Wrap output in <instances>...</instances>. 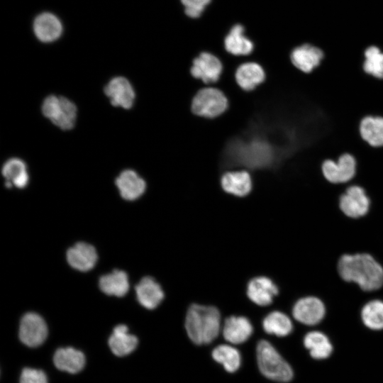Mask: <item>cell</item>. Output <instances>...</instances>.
<instances>
[{
  "mask_svg": "<svg viewBox=\"0 0 383 383\" xmlns=\"http://www.w3.org/2000/svg\"><path fill=\"white\" fill-rule=\"evenodd\" d=\"M338 272L343 281L365 292H374L383 287V266L367 252L343 255L338 262Z\"/></svg>",
  "mask_w": 383,
  "mask_h": 383,
  "instance_id": "cell-1",
  "label": "cell"
},
{
  "mask_svg": "<svg viewBox=\"0 0 383 383\" xmlns=\"http://www.w3.org/2000/svg\"><path fill=\"white\" fill-rule=\"evenodd\" d=\"M184 327L194 344H209L218 337L221 330L220 312L214 306L192 304L187 312Z\"/></svg>",
  "mask_w": 383,
  "mask_h": 383,
  "instance_id": "cell-2",
  "label": "cell"
},
{
  "mask_svg": "<svg viewBox=\"0 0 383 383\" xmlns=\"http://www.w3.org/2000/svg\"><path fill=\"white\" fill-rule=\"evenodd\" d=\"M256 358L259 370L266 378L279 382L292 379V367L270 342L261 340L257 343Z\"/></svg>",
  "mask_w": 383,
  "mask_h": 383,
  "instance_id": "cell-3",
  "label": "cell"
},
{
  "mask_svg": "<svg viewBox=\"0 0 383 383\" xmlns=\"http://www.w3.org/2000/svg\"><path fill=\"white\" fill-rule=\"evenodd\" d=\"M228 106V99L223 91L213 86H206L194 95L191 110L197 116L213 119L223 115Z\"/></svg>",
  "mask_w": 383,
  "mask_h": 383,
  "instance_id": "cell-4",
  "label": "cell"
},
{
  "mask_svg": "<svg viewBox=\"0 0 383 383\" xmlns=\"http://www.w3.org/2000/svg\"><path fill=\"white\" fill-rule=\"evenodd\" d=\"M43 114L56 126L64 131L73 128L77 107L74 104L64 96H48L42 104Z\"/></svg>",
  "mask_w": 383,
  "mask_h": 383,
  "instance_id": "cell-5",
  "label": "cell"
},
{
  "mask_svg": "<svg viewBox=\"0 0 383 383\" xmlns=\"http://www.w3.org/2000/svg\"><path fill=\"white\" fill-rule=\"evenodd\" d=\"M291 313L298 323L312 327L321 324L326 318L327 309L318 296L307 295L299 298L292 305Z\"/></svg>",
  "mask_w": 383,
  "mask_h": 383,
  "instance_id": "cell-6",
  "label": "cell"
},
{
  "mask_svg": "<svg viewBox=\"0 0 383 383\" xmlns=\"http://www.w3.org/2000/svg\"><path fill=\"white\" fill-rule=\"evenodd\" d=\"M338 206L346 217L359 219L369 213L371 200L362 186L348 183L345 190L339 197Z\"/></svg>",
  "mask_w": 383,
  "mask_h": 383,
  "instance_id": "cell-7",
  "label": "cell"
},
{
  "mask_svg": "<svg viewBox=\"0 0 383 383\" xmlns=\"http://www.w3.org/2000/svg\"><path fill=\"white\" fill-rule=\"evenodd\" d=\"M223 65L215 54L204 51L200 52L192 62L191 75L201 80L206 86H214L221 79Z\"/></svg>",
  "mask_w": 383,
  "mask_h": 383,
  "instance_id": "cell-8",
  "label": "cell"
},
{
  "mask_svg": "<svg viewBox=\"0 0 383 383\" xmlns=\"http://www.w3.org/2000/svg\"><path fill=\"white\" fill-rule=\"evenodd\" d=\"M321 170L325 179L333 184L350 183L357 173V160L348 153L342 154L337 161L327 159L323 161Z\"/></svg>",
  "mask_w": 383,
  "mask_h": 383,
  "instance_id": "cell-9",
  "label": "cell"
},
{
  "mask_svg": "<svg viewBox=\"0 0 383 383\" xmlns=\"http://www.w3.org/2000/svg\"><path fill=\"white\" fill-rule=\"evenodd\" d=\"M31 28L38 40L52 43L58 40L64 33L63 21L51 11H42L32 19Z\"/></svg>",
  "mask_w": 383,
  "mask_h": 383,
  "instance_id": "cell-10",
  "label": "cell"
},
{
  "mask_svg": "<svg viewBox=\"0 0 383 383\" xmlns=\"http://www.w3.org/2000/svg\"><path fill=\"white\" fill-rule=\"evenodd\" d=\"M48 333L46 323L40 315L29 312L22 317L19 326V338L26 345L30 348L40 345L45 340Z\"/></svg>",
  "mask_w": 383,
  "mask_h": 383,
  "instance_id": "cell-11",
  "label": "cell"
},
{
  "mask_svg": "<svg viewBox=\"0 0 383 383\" xmlns=\"http://www.w3.org/2000/svg\"><path fill=\"white\" fill-rule=\"evenodd\" d=\"M289 57L292 64L297 70L309 74L321 65L325 53L321 48L304 43L294 48Z\"/></svg>",
  "mask_w": 383,
  "mask_h": 383,
  "instance_id": "cell-12",
  "label": "cell"
},
{
  "mask_svg": "<svg viewBox=\"0 0 383 383\" xmlns=\"http://www.w3.org/2000/svg\"><path fill=\"white\" fill-rule=\"evenodd\" d=\"M226 52L235 57H249L255 50L253 40L247 35L242 23L233 25L223 39Z\"/></svg>",
  "mask_w": 383,
  "mask_h": 383,
  "instance_id": "cell-13",
  "label": "cell"
},
{
  "mask_svg": "<svg viewBox=\"0 0 383 383\" xmlns=\"http://www.w3.org/2000/svg\"><path fill=\"white\" fill-rule=\"evenodd\" d=\"M104 91L114 106L130 109L134 104L135 94L129 81L123 77L113 78L104 87Z\"/></svg>",
  "mask_w": 383,
  "mask_h": 383,
  "instance_id": "cell-14",
  "label": "cell"
},
{
  "mask_svg": "<svg viewBox=\"0 0 383 383\" xmlns=\"http://www.w3.org/2000/svg\"><path fill=\"white\" fill-rule=\"evenodd\" d=\"M266 78L265 69L255 61L241 63L235 72L236 83L242 90L247 92L255 90L265 82Z\"/></svg>",
  "mask_w": 383,
  "mask_h": 383,
  "instance_id": "cell-15",
  "label": "cell"
},
{
  "mask_svg": "<svg viewBox=\"0 0 383 383\" xmlns=\"http://www.w3.org/2000/svg\"><path fill=\"white\" fill-rule=\"evenodd\" d=\"M279 294V287L270 278L258 277L250 281L247 288L248 298L261 306L270 305Z\"/></svg>",
  "mask_w": 383,
  "mask_h": 383,
  "instance_id": "cell-16",
  "label": "cell"
},
{
  "mask_svg": "<svg viewBox=\"0 0 383 383\" xmlns=\"http://www.w3.org/2000/svg\"><path fill=\"white\" fill-rule=\"evenodd\" d=\"M221 185L227 193L237 196L248 195L252 186L250 174L245 170H234L224 172L221 177Z\"/></svg>",
  "mask_w": 383,
  "mask_h": 383,
  "instance_id": "cell-17",
  "label": "cell"
},
{
  "mask_svg": "<svg viewBox=\"0 0 383 383\" xmlns=\"http://www.w3.org/2000/svg\"><path fill=\"white\" fill-rule=\"evenodd\" d=\"M66 257L72 267L83 272L92 269L98 257L94 247L84 242L77 243L69 248Z\"/></svg>",
  "mask_w": 383,
  "mask_h": 383,
  "instance_id": "cell-18",
  "label": "cell"
},
{
  "mask_svg": "<svg viewBox=\"0 0 383 383\" xmlns=\"http://www.w3.org/2000/svg\"><path fill=\"white\" fill-rule=\"evenodd\" d=\"M253 332L250 321L244 316H231L222 327L224 339L231 344H241L248 340Z\"/></svg>",
  "mask_w": 383,
  "mask_h": 383,
  "instance_id": "cell-19",
  "label": "cell"
},
{
  "mask_svg": "<svg viewBox=\"0 0 383 383\" xmlns=\"http://www.w3.org/2000/svg\"><path fill=\"white\" fill-rule=\"evenodd\" d=\"M121 196L126 200L133 201L139 198L146 189L145 180L132 170L123 171L116 179Z\"/></svg>",
  "mask_w": 383,
  "mask_h": 383,
  "instance_id": "cell-20",
  "label": "cell"
},
{
  "mask_svg": "<svg viewBox=\"0 0 383 383\" xmlns=\"http://www.w3.org/2000/svg\"><path fill=\"white\" fill-rule=\"evenodd\" d=\"M135 289L138 302L145 309H155L164 299L160 285L151 277H143Z\"/></svg>",
  "mask_w": 383,
  "mask_h": 383,
  "instance_id": "cell-21",
  "label": "cell"
},
{
  "mask_svg": "<svg viewBox=\"0 0 383 383\" xmlns=\"http://www.w3.org/2000/svg\"><path fill=\"white\" fill-rule=\"evenodd\" d=\"M85 362L84 353L71 347L57 349L53 356L55 366L61 371L71 374L82 371Z\"/></svg>",
  "mask_w": 383,
  "mask_h": 383,
  "instance_id": "cell-22",
  "label": "cell"
},
{
  "mask_svg": "<svg viewBox=\"0 0 383 383\" xmlns=\"http://www.w3.org/2000/svg\"><path fill=\"white\" fill-rule=\"evenodd\" d=\"M136 336L128 333L126 325H118L113 331L109 339V345L112 353L118 357H123L131 353L138 345Z\"/></svg>",
  "mask_w": 383,
  "mask_h": 383,
  "instance_id": "cell-23",
  "label": "cell"
},
{
  "mask_svg": "<svg viewBox=\"0 0 383 383\" xmlns=\"http://www.w3.org/2000/svg\"><path fill=\"white\" fill-rule=\"evenodd\" d=\"M359 131L362 139L371 147H383V116H365L360 121Z\"/></svg>",
  "mask_w": 383,
  "mask_h": 383,
  "instance_id": "cell-24",
  "label": "cell"
},
{
  "mask_svg": "<svg viewBox=\"0 0 383 383\" xmlns=\"http://www.w3.org/2000/svg\"><path fill=\"white\" fill-rule=\"evenodd\" d=\"M303 343L311 357L316 360L326 359L333 352V345L328 337L320 331L307 333L304 337Z\"/></svg>",
  "mask_w": 383,
  "mask_h": 383,
  "instance_id": "cell-25",
  "label": "cell"
},
{
  "mask_svg": "<svg viewBox=\"0 0 383 383\" xmlns=\"http://www.w3.org/2000/svg\"><path fill=\"white\" fill-rule=\"evenodd\" d=\"M2 174L6 179V187L13 185L17 188H24L28 183V174L25 162L18 158H11L2 167Z\"/></svg>",
  "mask_w": 383,
  "mask_h": 383,
  "instance_id": "cell-26",
  "label": "cell"
},
{
  "mask_svg": "<svg viewBox=\"0 0 383 383\" xmlns=\"http://www.w3.org/2000/svg\"><path fill=\"white\" fill-rule=\"evenodd\" d=\"M100 289L108 295L123 296L129 289V282L127 274L119 270L103 275L99 281Z\"/></svg>",
  "mask_w": 383,
  "mask_h": 383,
  "instance_id": "cell-27",
  "label": "cell"
},
{
  "mask_svg": "<svg viewBox=\"0 0 383 383\" xmlns=\"http://www.w3.org/2000/svg\"><path fill=\"white\" fill-rule=\"evenodd\" d=\"M362 324L372 331L383 330V300L374 298L367 301L360 312Z\"/></svg>",
  "mask_w": 383,
  "mask_h": 383,
  "instance_id": "cell-28",
  "label": "cell"
},
{
  "mask_svg": "<svg viewBox=\"0 0 383 383\" xmlns=\"http://www.w3.org/2000/svg\"><path fill=\"white\" fill-rule=\"evenodd\" d=\"M262 328L268 334L284 337L292 332L294 325L287 313L280 311H273L263 319Z\"/></svg>",
  "mask_w": 383,
  "mask_h": 383,
  "instance_id": "cell-29",
  "label": "cell"
},
{
  "mask_svg": "<svg viewBox=\"0 0 383 383\" xmlns=\"http://www.w3.org/2000/svg\"><path fill=\"white\" fill-rule=\"evenodd\" d=\"M213 359L222 365L228 372H236L241 365V356L239 351L234 347L223 344L216 346L212 350Z\"/></svg>",
  "mask_w": 383,
  "mask_h": 383,
  "instance_id": "cell-30",
  "label": "cell"
},
{
  "mask_svg": "<svg viewBox=\"0 0 383 383\" xmlns=\"http://www.w3.org/2000/svg\"><path fill=\"white\" fill-rule=\"evenodd\" d=\"M362 68L367 74L383 79V51L379 47L372 45L366 48Z\"/></svg>",
  "mask_w": 383,
  "mask_h": 383,
  "instance_id": "cell-31",
  "label": "cell"
},
{
  "mask_svg": "<svg viewBox=\"0 0 383 383\" xmlns=\"http://www.w3.org/2000/svg\"><path fill=\"white\" fill-rule=\"evenodd\" d=\"M211 2L212 0H180L184 15L192 20L201 18Z\"/></svg>",
  "mask_w": 383,
  "mask_h": 383,
  "instance_id": "cell-32",
  "label": "cell"
},
{
  "mask_svg": "<svg viewBox=\"0 0 383 383\" xmlns=\"http://www.w3.org/2000/svg\"><path fill=\"white\" fill-rule=\"evenodd\" d=\"M20 383H48V382L43 370L25 367L20 376Z\"/></svg>",
  "mask_w": 383,
  "mask_h": 383,
  "instance_id": "cell-33",
  "label": "cell"
}]
</instances>
